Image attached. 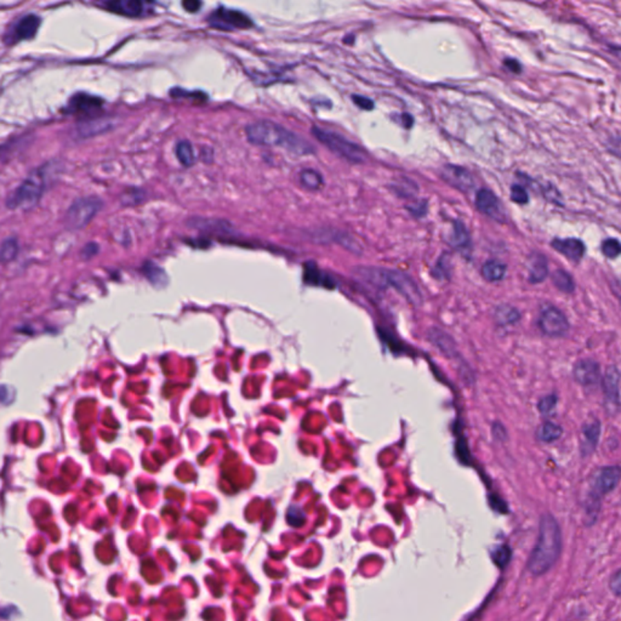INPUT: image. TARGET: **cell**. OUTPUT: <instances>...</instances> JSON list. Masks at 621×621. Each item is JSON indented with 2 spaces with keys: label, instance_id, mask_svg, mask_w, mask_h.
<instances>
[{
  "label": "cell",
  "instance_id": "cell-10",
  "mask_svg": "<svg viewBox=\"0 0 621 621\" xmlns=\"http://www.w3.org/2000/svg\"><path fill=\"white\" fill-rule=\"evenodd\" d=\"M41 23V17H38L34 14H28V15L21 17L20 20H17V22L14 23V26L8 32V34L6 36V44H15L19 41L32 39L33 37L36 36Z\"/></svg>",
  "mask_w": 621,
  "mask_h": 621
},
{
  "label": "cell",
  "instance_id": "cell-23",
  "mask_svg": "<svg viewBox=\"0 0 621 621\" xmlns=\"http://www.w3.org/2000/svg\"><path fill=\"white\" fill-rule=\"evenodd\" d=\"M494 317L499 325H512L520 322V312L510 305H501L495 309Z\"/></svg>",
  "mask_w": 621,
  "mask_h": 621
},
{
  "label": "cell",
  "instance_id": "cell-24",
  "mask_svg": "<svg viewBox=\"0 0 621 621\" xmlns=\"http://www.w3.org/2000/svg\"><path fill=\"white\" fill-rule=\"evenodd\" d=\"M562 434H563V429L561 426L555 423H551V421H546L544 424H541L536 431L538 440L544 443H552L555 440H560Z\"/></svg>",
  "mask_w": 621,
  "mask_h": 621
},
{
  "label": "cell",
  "instance_id": "cell-1",
  "mask_svg": "<svg viewBox=\"0 0 621 621\" xmlns=\"http://www.w3.org/2000/svg\"><path fill=\"white\" fill-rule=\"evenodd\" d=\"M245 132L249 142L258 146L282 147L296 156H308L316 152L307 140L273 121H254L247 124Z\"/></svg>",
  "mask_w": 621,
  "mask_h": 621
},
{
  "label": "cell",
  "instance_id": "cell-6",
  "mask_svg": "<svg viewBox=\"0 0 621 621\" xmlns=\"http://www.w3.org/2000/svg\"><path fill=\"white\" fill-rule=\"evenodd\" d=\"M102 207L101 199L96 197H83L77 199L68 209L66 223L68 227L81 228L90 223Z\"/></svg>",
  "mask_w": 621,
  "mask_h": 621
},
{
  "label": "cell",
  "instance_id": "cell-40",
  "mask_svg": "<svg viewBox=\"0 0 621 621\" xmlns=\"http://www.w3.org/2000/svg\"><path fill=\"white\" fill-rule=\"evenodd\" d=\"M491 432H493V437H494L495 440H500V442H505L506 436V429L500 424V423H494L493 426H491Z\"/></svg>",
  "mask_w": 621,
  "mask_h": 621
},
{
  "label": "cell",
  "instance_id": "cell-34",
  "mask_svg": "<svg viewBox=\"0 0 621 621\" xmlns=\"http://www.w3.org/2000/svg\"><path fill=\"white\" fill-rule=\"evenodd\" d=\"M511 556H512V551H511L509 546H498V547L493 551V560H494L495 563H496L498 566L501 567V568L505 567L506 564L510 562Z\"/></svg>",
  "mask_w": 621,
  "mask_h": 621
},
{
  "label": "cell",
  "instance_id": "cell-19",
  "mask_svg": "<svg viewBox=\"0 0 621 621\" xmlns=\"http://www.w3.org/2000/svg\"><path fill=\"white\" fill-rule=\"evenodd\" d=\"M427 338L448 358L458 357L456 344H455L454 338H451L449 334H447L438 328H431L427 334Z\"/></svg>",
  "mask_w": 621,
  "mask_h": 621
},
{
  "label": "cell",
  "instance_id": "cell-41",
  "mask_svg": "<svg viewBox=\"0 0 621 621\" xmlns=\"http://www.w3.org/2000/svg\"><path fill=\"white\" fill-rule=\"evenodd\" d=\"M408 210L411 212V215L415 217H423L427 212V204L426 202L418 203L411 207H408Z\"/></svg>",
  "mask_w": 621,
  "mask_h": 621
},
{
  "label": "cell",
  "instance_id": "cell-8",
  "mask_svg": "<svg viewBox=\"0 0 621 621\" xmlns=\"http://www.w3.org/2000/svg\"><path fill=\"white\" fill-rule=\"evenodd\" d=\"M538 325L541 333L550 338H563L569 333L571 324L561 309L550 306L542 309Z\"/></svg>",
  "mask_w": 621,
  "mask_h": 621
},
{
  "label": "cell",
  "instance_id": "cell-32",
  "mask_svg": "<svg viewBox=\"0 0 621 621\" xmlns=\"http://www.w3.org/2000/svg\"><path fill=\"white\" fill-rule=\"evenodd\" d=\"M557 403H558L557 396L553 394H549V396H545L544 398H541L540 400H539V403H538V409L540 411L541 415H544V416H550V415L555 413L556 408H557Z\"/></svg>",
  "mask_w": 621,
  "mask_h": 621
},
{
  "label": "cell",
  "instance_id": "cell-13",
  "mask_svg": "<svg viewBox=\"0 0 621 621\" xmlns=\"http://www.w3.org/2000/svg\"><path fill=\"white\" fill-rule=\"evenodd\" d=\"M440 176L445 182H448L450 186L458 188L462 192H469L475 187V180L471 172L460 165L453 164L445 165L440 170Z\"/></svg>",
  "mask_w": 621,
  "mask_h": 621
},
{
  "label": "cell",
  "instance_id": "cell-30",
  "mask_svg": "<svg viewBox=\"0 0 621 621\" xmlns=\"http://www.w3.org/2000/svg\"><path fill=\"white\" fill-rule=\"evenodd\" d=\"M300 180L303 182L305 187L308 188V190H312V191L318 190L323 185V177L314 169H305V170H303L301 174H300Z\"/></svg>",
  "mask_w": 621,
  "mask_h": 621
},
{
  "label": "cell",
  "instance_id": "cell-25",
  "mask_svg": "<svg viewBox=\"0 0 621 621\" xmlns=\"http://www.w3.org/2000/svg\"><path fill=\"white\" fill-rule=\"evenodd\" d=\"M506 265L495 260L485 263L482 267V276L488 282H500L506 276Z\"/></svg>",
  "mask_w": 621,
  "mask_h": 621
},
{
  "label": "cell",
  "instance_id": "cell-5",
  "mask_svg": "<svg viewBox=\"0 0 621 621\" xmlns=\"http://www.w3.org/2000/svg\"><path fill=\"white\" fill-rule=\"evenodd\" d=\"M44 187L45 181L43 172L41 170L33 172L21 183L20 187L11 194L6 204L10 209H30L41 201Z\"/></svg>",
  "mask_w": 621,
  "mask_h": 621
},
{
  "label": "cell",
  "instance_id": "cell-42",
  "mask_svg": "<svg viewBox=\"0 0 621 621\" xmlns=\"http://www.w3.org/2000/svg\"><path fill=\"white\" fill-rule=\"evenodd\" d=\"M611 591L615 593L616 596H619L620 595L621 591V576L620 571H616L615 574L613 576L611 580Z\"/></svg>",
  "mask_w": 621,
  "mask_h": 621
},
{
  "label": "cell",
  "instance_id": "cell-38",
  "mask_svg": "<svg viewBox=\"0 0 621 621\" xmlns=\"http://www.w3.org/2000/svg\"><path fill=\"white\" fill-rule=\"evenodd\" d=\"M143 197H145V194L140 190H132L130 192L124 193L123 202L128 205H135L137 203L142 202Z\"/></svg>",
  "mask_w": 621,
  "mask_h": 621
},
{
  "label": "cell",
  "instance_id": "cell-39",
  "mask_svg": "<svg viewBox=\"0 0 621 621\" xmlns=\"http://www.w3.org/2000/svg\"><path fill=\"white\" fill-rule=\"evenodd\" d=\"M352 101L364 111H371L374 110V101L370 100L369 97L360 96V95H354Z\"/></svg>",
  "mask_w": 621,
  "mask_h": 621
},
{
  "label": "cell",
  "instance_id": "cell-7",
  "mask_svg": "<svg viewBox=\"0 0 621 621\" xmlns=\"http://www.w3.org/2000/svg\"><path fill=\"white\" fill-rule=\"evenodd\" d=\"M207 23L220 30H247L253 26V21L244 12L227 8H218L207 17Z\"/></svg>",
  "mask_w": 621,
  "mask_h": 621
},
{
  "label": "cell",
  "instance_id": "cell-4",
  "mask_svg": "<svg viewBox=\"0 0 621 621\" xmlns=\"http://www.w3.org/2000/svg\"><path fill=\"white\" fill-rule=\"evenodd\" d=\"M311 132L320 143H323L324 146L345 161L354 164L365 162L367 153L363 148L357 143L349 141L346 137L319 127L312 128Z\"/></svg>",
  "mask_w": 621,
  "mask_h": 621
},
{
  "label": "cell",
  "instance_id": "cell-28",
  "mask_svg": "<svg viewBox=\"0 0 621 621\" xmlns=\"http://www.w3.org/2000/svg\"><path fill=\"white\" fill-rule=\"evenodd\" d=\"M177 159L181 162L183 167H192L196 162V154L191 142L180 141L176 146Z\"/></svg>",
  "mask_w": 621,
  "mask_h": 621
},
{
  "label": "cell",
  "instance_id": "cell-43",
  "mask_svg": "<svg viewBox=\"0 0 621 621\" xmlns=\"http://www.w3.org/2000/svg\"><path fill=\"white\" fill-rule=\"evenodd\" d=\"M504 65H505L506 68L509 71L513 72V73H520L522 72V66H520V62L515 60V59H506L504 61Z\"/></svg>",
  "mask_w": 621,
  "mask_h": 621
},
{
  "label": "cell",
  "instance_id": "cell-33",
  "mask_svg": "<svg viewBox=\"0 0 621 621\" xmlns=\"http://www.w3.org/2000/svg\"><path fill=\"white\" fill-rule=\"evenodd\" d=\"M394 190L400 197L408 198L415 196V193L419 191V187L416 186V183L410 180H403L394 183Z\"/></svg>",
  "mask_w": 621,
  "mask_h": 621
},
{
  "label": "cell",
  "instance_id": "cell-11",
  "mask_svg": "<svg viewBox=\"0 0 621 621\" xmlns=\"http://www.w3.org/2000/svg\"><path fill=\"white\" fill-rule=\"evenodd\" d=\"M476 207L485 215L498 223H505V209L500 199L488 188H480L476 194Z\"/></svg>",
  "mask_w": 621,
  "mask_h": 621
},
{
  "label": "cell",
  "instance_id": "cell-37",
  "mask_svg": "<svg viewBox=\"0 0 621 621\" xmlns=\"http://www.w3.org/2000/svg\"><path fill=\"white\" fill-rule=\"evenodd\" d=\"M511 201L518 203V204H527L529 202L528 193L525 191V187H522L520 185H513L511 187Z\"/></svg>",
  "mask_w": 621,
  "mask_h": 621
},
{
  "label": "cell",
  "instance_id": "cell-31",
  "mask_svg": "<svg viewBox=\"0 0 621 621\" xmlns=\"http://www.w3.org/2000/svg\"><path fill=\"white\" fill-rule=\"evenodd\" d=\"M19 253V243L15 238H8L0 245V261L1 263H10L17 256Z\"/></svg>",
  "mask_w": 621,
  "mask_h": 621
},
{
  "label": "cell",
  "instance_id": "cell-27",
  "mask_svg": "<svg viewBox=\"0 0 621 621\" xmlns=\"http://www.w3.org/2000/svg\"><path fill=\"white\" fill-rule=\"evenodd\" d=\"M552 282L555 284L556 288L558 289L562 293L571 294L576 290L574 279L571 278L569 273L567 272V271H563V269H557L553 273Z\"/></svg>",
  "mask_w": 621,
  "mask_h": 621
},
{
  "label": "cell",
  "instance_id": "cell-15",
  "mask_svg": "<svg viewBox=\"0 0 621 621\" xmlns=\"http://www.w3.org/2000/svg\"><path fill=\"white\" fill-rule=\"evenodd\" d=\"M573 376L581 386H595L601 381V367L593 359H581L573 369Z\"/></svg>",
  "mask_w": 621,
  "mask_h": 621
},
{
  "label": "cell",
  "instance_id": "cell-35",
  "mask_svg": "<svg viewBox=\"0 0 621 621\" xmlns=\"http://www.w3.org/2000/svg\"><path fill=\"white\" fill-rule=\"evenodd\" d=\"M620 243H619L618 239H614V238H609V239H607L602 244V252L608 258H618L619 254H620Z\"/></svg>",
  "mask_w": 621,
  "mask_h": 621
},
{
  "label": "cell",
  "instance_id": "cell-22",
  "mask_svg": "<svg viewBox=\"0 0 621 621\" xmlns=\"http://www.w3.org/2000/svg\"><path fill=\"white\" fill-rule=\"evenodd\" d=\"M450 244L459 250H467L471 245L470 233L461 221H455Z\"/></svg>",
  "mask_w": 621,
  "mask_h": 621
},
{
  "label": "cell",
  "instance_id": "cell-45",
  "mask_svg": "<svg viewBox=\"0 0 621 621\" xmlns=\"http://www.w3.org/2000/svg\"><path fill=\"white\" fill-rule=\"evenodd\" d=\"M182 6H183V9L188 11V12H197V11L199 10V8L202 6V3L194 1V0H187V1H183V3H182Z\"/></svg>",
  "mask_w": 621,
  "mask_h": 621
},
{
  "label": "cell",
  "instance_id": "cell-3",
  "mask_svg": "<svg viewBox=\"0 0 621 621\" xmlns=\"http://www.w3.org/2000/svg\"><path fill=\"white\" fill-rule=\"evenodd\" d=\"M354 273L365 283L376 288H394L415 307H420L424 303L418 284L405 273L380 267H357Z\"/></svg>",
  "mask_w": 621,
  "mask_h": 621
},
{
  "label": "cell",
  "instance_id": "cell-2",
  "mask_svg": "<svg viewBox=\"0 0 621 621\" xmlns=\"http://www.w3.org/2000/svg\"><path fill=\"white\" fill-rule=\"evenodd\" d=\"M561 551L562 533L558 522L553 516H542L538 541L528 561V571L533 576L545 574L555 566Z\"/></svg>",
  "mask_w": 621,
  "mask_h": 621
},
{
  "label": "cell",
  "instance_id": "cell-16",
  "mask_svg": "<svg viewBox=\"0 0 621 621\" xmlns=\"http://www.w3.org/2000/svg\"><path fill=\"white\" fill-rule=\"evenodd\" d=\"M601 423L597 419L587 421L580 434V454L582 458H589L595 453L600 438H601Z\"/></svg>",
  "mask_w": 621,
  "mask_h": 621
},
{
  "label": "cell",
  "instance_id": "cell-29",
  "mask_svg": "<svg viewBox=\"0 0 621 621\" xmlns=\"http://www.w3.org/2000/svg\"><path fill=\"white\" fill-rule=\"evenodd\" d=\"M142 271H143V274L146 276L147 279L151 283L156 284V285H165L167 283V274L156 263H145L143 267H142Z\"/></svg>",
  "mask_w": 621,
  "mask_h": 621
},
{
  "label": "cell",
  "instance_id": "cell-9",
  "mask_svg": "<svg viewBox=\"0 0 621 621\" xmlns=\"http://www.w3.org/2000/svg\"><path fill=\"white\" fill-rule=\"evenodd\" d=\"M604 394V407L609 415H616L620 409V371L614 364L606 369L601 378Z\"/></svg>",
  "mask_w": 621,
  "mask_h": 621
},
{
  "label": "cell",
  "instance_id": "cell-12",
  "mask_svg": "<svg viewBox=\"0 0 621 621\" xmlns=\"http://www.w3.org/2000/svg\"><path fill=\"white\" fill-rule=\"evenodd\" d=\"M620 480V467L618 465L602 467L593 478L592 496L598 499L601 495H606L615 489Z\"/></svg>",
  "mask_w": 621,
  "mask_h": 621
},
{
  "label": "cell",
  "instance_id": "cell-17",
  "mask_svg": "<svg viewBox=\"0 0 621 621\" xmlns=\"http://www.w3.org/2000/svg\"><path fill=\"white\" fill-rule=\"evenodd\" d=\"M102 103L103 101L99 97L79 92L72 97L71 101L68 102L67 112L71 114H78V116H91L101 108Z\"/></svg>",
  "mask_w": 621,
  "mask_h": 621
},
{
  "label": "cell",
  "instance_id": "cell-36",
  "mask_svg": "<svg viewBox=\"0 0 621 621\" xmlns=\"http://www.w3.org/2000/svg\"><path fill=\"white\" fill-rule=\"evenodd\" d=\"M450 273V258L449 256H442V258L438 260V263L436 265V267H434V277L438 278V279H445V278L449 277Z\"/></svg>",
  "mask_w": 621,
  "mask_h": 621
},
{
  "label": "cell",
  "instance_id": "cell-26",
  "mask_svg": "<svg viewBox=\"0 0 621 621\" xmlns=\"http://www.w3.org/2000/svg\"><path fill=\"white\" fill-rule=\"evenodd\" d=\"M190 226L197 230H203V231H214L218 230L221 232H230V223H223L220 220H212V218H202V217H196L190 221Z\"/></svg>",
  "mask_w": 621,
  "mask_h": 621
},
{
  "label": "cell",
  "instance_id": "cell-46",
  "mask_svg": "<svg viewBox=\"0 0 621 621\" xmlns=\"http://www.w3.org/2000/svg\"><path fill=\"white\" fill-rule=\"evenodd\" d=\"M400 119H402V123H403V127L407 128V129H410V128L413 127V124H414L413 116L408 114V113L402 114Z\"/></svg>",
  "mask_w": 621,
  "mask_h": 621
},
{
  "label": "cell",
  "instance_id": "cell-20",
  "mask_svg": "<svg viewBox=\"0 0 621 621\" xmlns=\"http://www.w3.org/2000/svg\"><path fill=\"white\" fill-rule=\"evenodd\" d=\"M528 279L531 284H539L545 281L549 274L547 258L540 253L531 254L528 260Z\"/></svg>",
  "mask_w": 621,
  "mask_h": 621
},
{
  "label": "cell",
  "instance_id": "cell-21",
  "mask_svg": "<svg viewBox=\"0 0 621 621\" xmlns=\"http://www.w3.org/2000/svg\"><path fill=\"white\" fill-rule=\"evenodd\" d=\"M303 279L305 282L312 285H320L324 288L333 289L335 288V281L333 278L328 276L327 273L322 272L317 265L314 263H307L305 265V271H303Z\"/></svg>",
  "mask_w": 621,
  "mask_h": 621
},
{
  "label": "cell",
  "instance_id": "cell-14",
  "mask_svg": "<svg viewBox=\"0 0 621 621\" xmlns=\"http://www.w3.org/2000/svg\"><path fill=\"white\" fill-rule=\"evenodd\" d=\"M102 6L106 10L118 14V15L127 16V17H142L150 14L152 10L151 3L137 1V0H121V1H106L102 3Z\"/></svg>",
  "mask_w": 621,
  "mask_h": 621
},
{
  "label": "cell",
  "instance_id": "cell-44",
  "mask_svg": "<svg viewBox=\"0 0 621 621\" xmlns=\"http://www.w3.org/2000/svg\"><path fill=\"white\" fill-rule=\"evenodd\" d=\"M97 252H99V247H97L96 244L90 243V244H88V245L83 249L81 255H83V258H92Z\"/></svg>",
  "mask_w": 621,
  "mask_h": 621
},
{
  "label": "cell",
  "instance_id": "cell-18",
  "mask_svg": "<svg viewBox=\"0 0 621 621\" xmlns=\"http://www.w3.org/2000/svg\"><path fill=\"white\" fill-rule=\"evenodd\" d=\"M551 245L573 263H579L585 255V244L578 238H566V239L557 238L555 241H552Z\"/></svg>",
  "mask_w": 621,
  "mask_h": 621
}]
</instances>
